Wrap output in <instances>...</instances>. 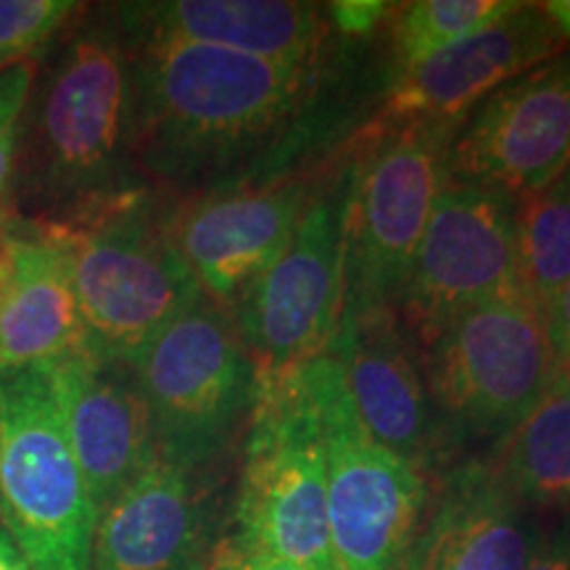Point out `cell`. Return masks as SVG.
<instances>
[{
	"mask_svg": "<svg viewBox=\"0 0 570 570\" xmlns=\"http://www.w3.org/2000/svg\"><path fill=\"white\" fill-rule=\"evenodd\" d=\"M132 51L114 6L85 9L42 51L19 132L17 223L67 225L146 188L130 148Z\"/></svg>",
	"mask_w": 570,
	"mask_h": 570,
	"instance_id": "1",
	"label": "cell"
},
{
	"mask_svg": "<svg viewBox=\"0 0 570 570\" xmlns=\"http://www.w3.org/2000/svg\"><path fill=\"white\" fill-rule=\"evenodd\" d=\"M127 42L132 164L140 177L183 190H198L281 132L320 71L198 42Z\"/></svg>",
	"mask_w": 570,
	"mask_h": 570,
	"instance_id": "2",
	"label": "cell"
},
{
	"mask_svg": "<svg viewBox=\"0 0 570 570\" xmlns=\"http://www.w3.org/2000/svg\"><path fill=\"white\" fill-rule=\"evenodd\" d=\"M48 227L67 252L88 352L132 365L159 333L202 302L194 273L169 238L164 202L135 188Z\"/></svg>",
	"mask_w": 570,
	"mask_h": 570,
	"instance_id": "3",
	"label": "cell"
},
{
	"mask_svg": "<svg viewBox=\"0 0 570 570\" xmlns=\"http://www.w3.org/2000/svg\"><path fill=\"white\" fill-rule=\"evenodd\" d=\"M460 125H375L346 169L344 309L341 317L396 312L412 256L449 177Z\"/></svg>",
	"mask_w": 570,
	"mask_h": 570,
	"instance_id": "4",
	"label": "cell"
},
{
	"mask_svg": "<svg viewBox=\"0 0 570 570\" xmlns=\"http://www.w3.org/2000/svg\"><path fill=\"white\" fill-rule=\"evenodd\" d=\"M98 508L48 365L0 370V523L32 570H90Z\"/></svg>",
	"mask_w": 570,
	"mask_h": 570,
	"instance_id": "5",
	"label": "cell"
},
{
	"mask_svg": "<svg viewBox=\"0 0 570 570\" xmlns=\"http://www.w3.org/2000/svg\"><path fill=\"white\" fill-rule=\"evenodd\" d=\"M230 539L309 570H338L323 431L302 370L256 386Z\"/></svg>",
	"mask_w": 570,
	"mask_h": 570,
	"instance_id": "6",
	"label": "cell"
},
{
	"mask_svg": "<svg viewBox=\"0 0 570 570\" xmlns=\"http://www.w3.org/2000/svg\"><path fill=\"white\" fill-rule=\"evenodd\" d=\"M130 367L161 458L209 468L252 417L254 362L233 312L212 298L204 296L175 317Z\"/></svg>",
	"mask_w": 570,
	"mask_h": 570,
	"instance_id": "7",
	"label": "cell"
},
{
	"mask_svg": "<svg viewBox=\"0 0 570 570\" xmlns=\"http://www.w3.org/2000/svg\"><path fill=\"white\" fill-rule=\"evenodd\" d=\"M425 381L449 439H504L558 381L544 315L525 296L460 312L425 346Z\"/></svg>",
	"mask_w": 570,
	"mask_h": 570,
	"instance_id": "8",
	"label": "cell"
},
{
	"mask_svg": "<svg viewBox=\"0 0 570 570\" xmlns=\"http://www.w3.org/2000/svg\"><path fill=\"white\" fill-rule=\"evenodd\" d=\"M302 377L323 431L327 520L338 570H399L423 520L425 475L362 428L331 354L304 365Z\"/></svg>",
	"mask_w": 570,
	"mask_h": 570,
	"instance_id": "9",
	"label": "cell"
},
{
	"mask_svg": "<svg viewBox=\"0 0 570 570\" xmlns=\"http://www.w3.org/2000/svg\"><path fill=\"white\" fill-rule=\"evenodd\" d=\"M344 196L346 173L312 196L283 254L233 302L256 386L309 365L336 336L344 309Z\"/></svg>",
	"mask_w": 570,
	"mask_h": 570,
	"instance_id": "10",
	"label": "cell"
},
{
	"mask_svg": "<svg viewBox=\"0 0 570 570\" xmlns=\"http://www.w3.org/2000/svg\"><path fill=\"white\" fill-rule=\"evenodd\" d=\"M508 296H525L518 267L515 198L449 177L412 256L396 312L425 348L460 312Z\"/></svg>",
	"mask_w": 570,
	"mask_h": 570,
	"instance_id": "11",
	"label": "cell"
},
{
	"mask_svg": "<svg viewBox=\"0 0 570 570\" xmlns=\"http://www.w3.org/2000/svg\"><path fill=\"white\" fill-rule=\"evenodd\" d=\"M570 167V53L539 63L491 92L458 130L449 173L523 198Z\"/></svg>",
	"mask_w": 570,
	"mask_h": 570,
	"instance_id": "12",
	"label": "cell"
},
{
	"mask_svg": "<svg viewBox=\"0 0 570 570\" xmlns=\"http://www.w3.org/2000/svg\"><path fill=\"white\" fill-rule=\"evenodd\" d=\"M312 202L304 183H212L164 202L169 238L212 302L233 306L288 246Z\"/></svg>",
	"mask_w": 570,
	"mask_h": 570,
	"instance_id": "13",
	"label": "cell"
},
{
	"mask_svg": "<svg viewBox=\"0 0 570 570\" xmlns=\"http://www.w3.org/2000/svg\"><path fill=\"white\" fill-rule=\"evenodd\" d=\"M327 354L341 367L348 402L370 436L420 475L436 468L452 439L396 312L344 315Z\"/></svg>",
	"mask_w": 570,
	"mask_h": 570,
	"instance_id": "14",
	"label": "cell"
},
{
	"mask_svg": "<svg viewBox=\"0 0 570 570\" xmlns=\"http://www.w3.org/2000/svg\"><path fill=\"white\" fill-rule=\"evenodd\" d=\"M566 48L544 6L518 3L515 11L494 24L468 35L428 56L415 67L399 69L377 125L449 122L460 125L462 114L483 98Z\"/></svg>",
	"mask_w": 570,
	"mask_h": 570,
	"instance_id": "15",
	"label": "cell"
},
{
	"mask_svg": "<svg viewBox=\"0 0 570 570\" xmlns=\"http://www.w3.org/2000/svg\"><path fill=\"white\" fill-rule=\"evenodd\" d=\"M206 470L154 454L98 512L90 570H206L214 554Z\"/></svg>",
	"mask_w": 570,
	"mask_h": 570,
	"instance_id": "16",
	"label": "cell"
},
{
	"mask_svg": "<svg viewBox=\"0 0 570 570\" xmlns=\"http://www.w3.org/2000/svg\"><path fill=\"white\" fill-rule=\"evenodd\" d=\"M59 415L98 512L156 454L146 399L130 365L77 352L48 365Z\"/></svg>",
	"mask_w": 570,
	"mask_h": 570,
	"instance_id": "17",
	"label": "cell"
},
{
	"mask_svg": "<svg viewBox=\"0 0 570 570\" xmlns=\"http://www.w3.org/2000/svg\"><path fill=\"white\" fill-rule=\"evenodd\" d=\"M127 40H180L296 67H320L323 11L298 0H161L114 6Z\"/></svg>",
	"mask_w": 570,
	"mask_h": 570,
	"instance_id": "18",
	"label": "cell"
},
{
	"mask_svg": "<svg viewBox=\"0 0 570 570\" xmlns=\"http://www.w3.org/2000/svg\"><path fill=\"white\" fill-rule=\"evenodd\" d=\"M539 537L489 462H465L441 483L436 508L402 570H525Z\"/></svg>",
	"mask_w": 570,
	"mask_h": 570,
	"instance_id": "19",
	"label": "cell"
},
{
	"mask_svg": "<svg viewBox=\"0 0 570 570\" xmlns=\"http://www.w3.org/2000/svg\"><path fill=\"white\" fill-rule=\"evenodd\" d=\"M88 352L67 252L40 225L9 227L0 281V370L51 365Z\"/></svg>",
	"mask_w": 570,
	"mask_h": 570,
	"instance_id": "20",
	"label": "cell"
},
{
	"mask_svg": "<svg viewBox=\"0 0 570 570\" xmlns=\"http://www.w3.org/2000/svg\"><path fill=\"white\" fill-rule=\"evenodd\" d=\"M489 465L525 508H568L570 375L558 377L539 407L497 441Z\"/></svg>",
	"mask_w": 570,
	"mask_h": 570,
	"instance_id": "21",
	"label": "cell"
},
{
	"mask_svg": "<svg viewBox=\"0 0 570 570\" xmlns=\"http://www.w3.org/2000/svg\"><path fill=\"white\" fill-rule=\"evenodd\" d=\"M518 267L523 294L544 315L570 283V185L552 183L515 198Z\"/></svg>",
	"mask_w": 570,
	"mask_h": 570,
	"instance_id": "22",
	"label": "cell"
},
{
	"mask_svg": "<svg viewBox=\"0 0 570 570\" xmlns=\"http://www.w3.org/2000/svg\"><path fill=\"white\" fill-rule=\"evenodd\" d=\"M515 9V0H417L402 6L394 24L399 69L415 67Z\"/></svg>",
	"mask_w": 570,
	"mask_h": 570,
	"instance_id": "23",
	"label": "cell"
},
{
	"mask_svg": "<svg viewBox=\"0 0 570 570\" xmlns=\"http://www.w3.org/2000/svg\"><path fill=\"white\" fill-rule=\"evenodd\" d=\"M85 9L71 0H0V71L40 59Z\"/></svg>",
	"mask_w": 570,
	"mask_h": 570,
	"instance_id": "24",
	"label": "cell"
},
{
	"mask_svg": "<svg viewBox=\"0 0 570 570\" xmlns=\"http://www.w3.org/2000/svg\"><path fill=\"white\" fill-rule=\"evenodd\" d=\"M35 71H38V59L0 71V227L17 223L13 185H17L19 132L27 101H30Z\"/></svg>",
	"mask_w": 570,
	"mask_h": 570,
	"instance_id": "25",
	"label": "cell"
},
{
	"mask_svg": "<svg viewBox=\"0 0 570 570\" xmlns=\"http://www.w3.org/2000/svg\"><path fill=\"white\" fill-rule=\"evenodd\" d=\"M391 9L394 6L383 3V0H336L327 6V17L338 32L367 35L389 17Z\"/></svg>",
	"mask_w": 570,
	"mask_h": 570,
	"instance_id": "26",
	"label": "cell"
},
{
	"mask_svg": "<svg viewBox=\"0 0 570 570\" xmlns=\"http://www.w3.org/2000/svg\"><path fill=\"white\" fill-rule=\"evenodd\" d=\"M206 570H309V568L273 558V554L267 552L246 550V547L235 544L233 539H225L223 544L214 547L212 562Z\"/></svg>",
	"mask_w": 570,
	"mask_h": 570,
	"instance_id": "27",
	"label": "cell"
},
{
	"mask_svg": "<svg viewBox=\"0 0 570 570\" xmlns=\"http://www.w3.org/2000/svg\"><path fill=\"white\" fill-rule=\"evenodd\" d=\"M547 333L554 362H558V377L570 375V283L560 291V296L547 306L544 312Z\"/></svg>",
	"mask_w": 570,
	"mask_h": 570,
	"instance_id": "28",
	"label": "cell"
},
{
	"mask_svg": "<svg viewBox=\"0 0 570 570\" xmlns=\"http://www.w3.org/2000/svg\"><path fill=\"white\" fill-rule=\"evenodd\" d=\"M525 570H570V531L562 529L554 537L539 539Z\"/></svg>",
	"mask_w": 570,
	"mask_h": 570,
	"instance_id": "29",
	"label": "cell"
},
{
	"mask_svg": "<svg viewBox=\"0 0 570 570\" xmlns=\"http://www.w3.org/2000/svg\"><path fill=\"white\" fill-rule=\"evenodd\" d=\"M547 17L554 21L562 38H570V0H552V3H544Z\"/></svg>",
	"mask_w": 570,
	"mask_h": 570,
	"instance_id": "30",
	"label": "cell"
},
{
	"mask_svg": "<svg viewBox=\"0 0 570 570\" xmlns=\"http://www.w3.org/2000/svg\"><path fill=\"white\" fill-rule=\"evenodd\" d=\"M19 554V547L13 544V539L9 537V531L3 529V523H0V570H9L11 560Z\"/></svg>",
	"mask_w": 570,
	"mask_h": 570,
	"instance_id": "31",
	"label": "cell"
},
{
	"mask_svg": "<svg viewBox=\"0 0 570 570\" xmlns=\"http://www.w3.org/2000/svg\"><path fill=\"white\" fill-rule=\"evenodd\" d=\"M6 246H9V227H0V256H3Z\"/></svg>",
	"mask_w": 570,
	"mask_h": 570,
	"instance_id": "32",
	"label": "cell"
},
{
	"mask_svg": "<svg viewBox=\"0 0 570 570\" xmlns=\"http://www.w3.org/2000/svg\"><path fill=\"white\" fill-rule=\"evenodd\" d=\"M9 248V246H6ZM3 262H6V252H3V256H0V281H3Z\"/></svg>",
	"mask_w": 570,
	"mask_h": 570,
	"instance_id": "33",
	"label": "cell"
},
{
	"mask_svg": "<svg viewBox=\"0 0 570 570\" xmlns=\"http://www.w3.org/2000/svg\"><path fill=\"white\" fill-rule=\"evenodd\" d=\"M562 180H566V183L570 185V167H568V173H566V175H562Z\"/></svg>",
	"mask_w": 570,
	"mask_h": 570,
	"instance_id": "34",
	"label": "cell"
},
{
	"mask_svg": "<svg viewBox=\"0 0 570 570\" xmlns=\"http://www.w3.org/2000/svg\"><path fill=\"white\" fill-rule=\"evenodd\" d=\"M399 570H402V568H399Z\"/></svg>",
	"mask_w": 570,
	"mask_h": 570,
	"instance_id": "35",
	"label": "cell"
}]
</instances>
